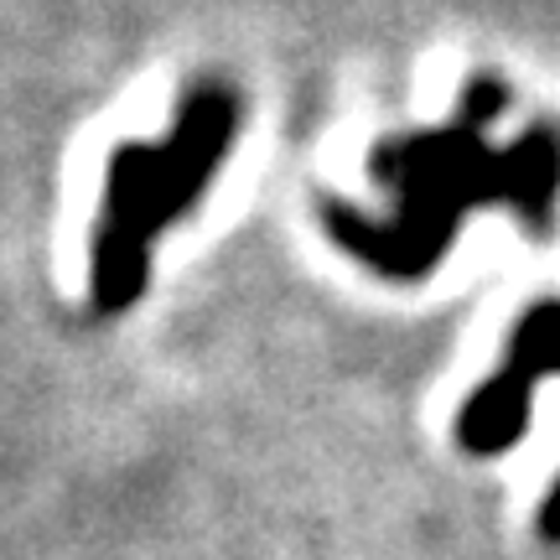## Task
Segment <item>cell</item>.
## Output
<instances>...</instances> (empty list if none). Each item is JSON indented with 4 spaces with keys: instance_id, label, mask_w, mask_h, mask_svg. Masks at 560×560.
I'll return each instance as SVG.
<instances>
[{
    "instance_id": "1",
    "label": "cell",
    "mask_w": 560,
    "mask_h": 560,
    "mask_svg": "<svg viewBox=\"0 0 560 560\" xmlns=\"http://www.w3.org/2000/svg\"><path fill=\"white\" fill-rule=\"evenodd\" d=\"M509 109V89L478 73L462 109L436 130H405L369 145V172L389 187L395 213L369 219L353 202H322V229L384 280H425L446 260L472 208H514L529 234H556L560 136L550 125L499 145L488 125Z\"/></svg>"
},
{
    "instance_id": "2",
    "label": "cell",
    "mask_w": 560,
    "mask_h": 560,
    "mask_svg": "<svg viewBox=\"0 0 560 560\" xmlns=\"http://www.w3.org/2000/svg\"><path fill=\"white\" fill-rule=\"evenodd\" d=\"M240 136V94L223 79H198L177 104L166 140H125L104 172L100 229L89 291L104 317L130 312L151 276V244L182 223L223 172V156Z\"/></svg>"
},
{
    "instance_id": "3",
    "label": "cell",
    "mask_w": 560,
    "mask_h": 560,
    "mask_svg": "<svg viewBox=\"0 0 560 560\" xmlns=\"http://www.w3.org/2000/svg\"><path fill=\"white\" fill-rule=\"evenodd\" d=\"M560 374V301H535L520 317L509 353L493 369V380L472 389V400L462 405L457 416V446L472 457H499L514 441L529 431V400L535 384ZM540 535L560 545V478L550 488V499L540 503Z\"/></svg>"
}]
</instances>
